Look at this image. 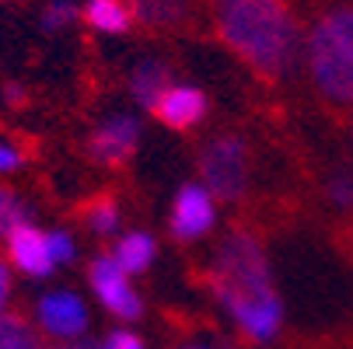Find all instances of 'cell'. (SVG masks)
<instances>
[{
	"label": "cell",
	"mask_w": 353,
	"mask_h": 349,
	"mask_svg": "<svg viewBox=\"0 0 353 349\" xmlns=\"http://www.w3.org/2000/svg\"><path fill=\"white\" fill-rule=\"evenodd\" d=\"M217 39L259 81H280L297 53V21L287 0H217Z\"/></svg>",
	"instance_id": "6da1fadb"
},
{
	"label": "cell",
	"mask_w": 353,
	"mask_h": 349,
	"mask_svg": "<svg viewBox=\"0 0 353 349\" xmlns=\"http://www.w3.org/2000/svg\"><path fill=\"white\" fill-rule=\"evenodd\" d=\"M214 293L234 315V321L256 342H266L280 328V301L273 293L263 244L248 234H231L214 259Z\"/></svg>",
	"instance_id": "7a4b0ae2"
},
{
	"label": "cell",
	"mask_w": 353,
	"mask_h": 349,
	"mask_svg": "<svg viewBox=\"0 0 353 349\" xmlns=\"http://www.w3.org/2000/svg\"><path fill=\"white\" fill-rule=\"evenodd\" d=\"M308 70L332 112L353 109V8L322 14L308 35Z\"/></svg>",
	"instance_id": "3957f363"
},
{
	"label": "cell",
	"mask_w": 353,
	"mask_h": 349,
	"mask_svg": "<svg viewBox=\"0 0 353 349\" xmlns=\"http://www.w3.org/2000/svg\"><path fill=\"white\" fill-rule=\"evenodd\" d=\"M199 178H203V189L214 199H224V203L241 199L252 178V151H248L245 136L238 133L214 136L199 151Z\"/></svg>",
	"instance_id": "277c9868"
},
{
	"label": "cell",
	"mask_w": 353,
	"mask_h": 349,
	"mask_svg": "<svg viewBox=\"0 0 353 349\" xmlns=\"http://www.w3.org/2000/svg\"><path fill=\"white\" fill-rule=\"evenodd\" d=\"M88 276H91V286L98 293V301H102L112 315H119V318H137L140 315V297L133 293V286L126 279L130 273L116 262V255H98L91 262Z\"/></svg>",
	"instance_id": "5b68a950"
},
{
	"label": "cell",
	"mask_w": 353,
	"mask_h": 349,
	"mask_svg": "<svg viewBox=\"0 0 353 349\" xmlns=\"http://www.w3.org/2000/svg\"><path fill=\"white\" fill-rule=\"evenodd\" d=\"M137 136H140L137 123L130 116H116V119L102 123L91 133L88 151L98 165H105V168H126L130 158L137 154Z\"/></svg>",
	"instance_id": "8992f818"
},
{
	"label": "cell",
	"mask_w": 353,
	"mask_h": 349,
	"mask_svg": "<svg viewBox=\"0 0 353 349\" xmlns=\"http://www.w3.org/2000/svg\"><path fill=\"white\" fill-rule=\"evenodd\" d=\"M210 227H214V195L203 185L179 189L175 207H172V234H175V241L203 237Z\"/></svg>",
	"instance_id": "52a82bcc"
},
{
	"label": "cell",
	"mask_w": 353,
	"mask_h": 349,
	"mask_svg": "<svg viewBox=\"0 0 353 349\" xmlns=\"http://www.w3.org/2000/svg\"><path fill=\"white\" fill-rule=\"evenodd\" d=\"M39 325L57 339H77L88 328V311L74 293H49L39 301Z\"/></svg>",
	"instance_id": "ba28073f"
},
{
	"label": "cell",
	"mask_w": 353,
	"mask_h": 349,
	"mask_svg": "<svg viewBox=\"0 0 353 349\" xmlns=\"http://www.w3.org/2000/svg\"><path fill=\"white\" fill-rule=\"evenodd\" d=\"M150 116H158L172 129H189V126H196L199 119L207 116V94L199 91V87H179V84H172L158 98V105L150 109Z\"/></svg>",
	"instance_id": "9c48e42d"
},
{
	"label": "cell",
	"mask_w": 353,
	"mask_h": 349,
	"mask_svg": "<svg viewBox=\"0 0 353 349\" xmlns=\"http://www.w3.org/2000/svg\"><path fill=\"white\" fill-rule=\"evenodd\" d=\"M8 255H11V262H14L21 273H28V276H49V273H53V266H57L53 259H49L46 234H42L39 227H32L28 220L8 234Z\"/></svg>",
	"instance_id": "30bf717a"
},
{
	"label": "cell",
	"mask_w": 353,
	"mask_h": 349,
	"mask_svg": "<svg viewBox=\"0 0 353 349\" xmlns=\"http://www.w3.org/2000/svg\"><path fill=\"white\" fill-rule=\"evenodd\" d=\"M133 21L147 28H179L185 18V0H130Z\"/></svg>",
	"instance_id": "8fae6325"
},
{
	"label": "cell",
	"mask_w": 353,
	"mask_h": 349,
	"mask_svg": "<svg viewBox=\"0 0 353 349\" xmlns=\"http://www.w3.org/2000/svg\"><path fill=\"white\" fill-rule=\"evenodd\" d=\"M84 21L94 28V32H109V35H119L133 25V14L126 8V0H88L84 8Z\"/></svg>",
	"instance_id": "7c38bea8"
},
{
	"label": "cell",
	"mask_w": 353,
	"mask_h": 349,
	"mask_svg": "<svg viewBox=\"0 0 353 349\" xmlns=\"http://www.w3.org/2000/svg\"><path fill=\"white\" fill-rule=\"evenodd\" d=\"M168 87H172L168 70L158 67V63H140V67L133 70V94L140 98V105H143V109H154V105H158V98H161Z\"/></svg>",
	"instance_id": "4fadbf2b"
},
{
	"label": "cell",
	"mask_w": 353,
	"mask_h": 349,
	"mask_svg": "<svg viewBox=\"0 0 353 349\" xmlns=\"http://www.w3.org/2000/svg\"><path fill=\"white\" fill-rule=\"evenodd\" d=\"M150 255H154V237L143 234V231H133L116 244V262L126 273H143L150 266Z\"/></svg>",
	"instance_id": "5bb4252c"
},
{
	"label": "cell",
	"mask_w": 353,
	"mask_h": 349,
	"mask_svg": "<svg viewBox=\"0 0 353 349\" xmlns=\"http://www.w3.org/2000/svg\"><path fill=\"white\" fill-rule=\"evenodd\" d=\"M0 349H42V346L25 318L0 315Z\"/></svg>",
	"instance_id": "9a60e30c"
},
{
	"label": "cell",
	"mask_w": 353,
	"mask_h": 349,
	"mask_svg": "<svg viewBox=\"0 0 353 349\" xmlns=\"http://www.w3.org/2000/svg\"><path fill=\"white\" fill-rule=\"evenodd\" d=\"M84 217H88V227H91V231L109 234V231H116V224H119V207H116L112 195H94L91 207L84 210Z\"/></svg>",
	"instance_id": "2e32d148"
},
{
	"label": "cell",
	"mask_w": 353,
	"mask_h": 349,
	"mask_svg": "<svg viewBox=\"0 0 353 349\" xmlns=\"http://www.w3.org/2000/svg\"><path fill=\"white\" fill-rule=\"evenodd\" d=\"M25 224V207H21V199H18V192L14 189H8V185H0V234H11L14 227H21Z\"/></svg>",
	"instance_id": "e0dca14e"
},
{
	"label": "cell",
	"mask_w": 353,
	"mask_h": 349,
	"mask_svg": "<svg viewBox=\"0 0 353 349\" xmlns=\"http://www.w3.org/2000/svg\"><path fill=\"white\" fill-rule=\"evenodd\" d=\"M70 21H74V4H70V0H53V4H46L42 25H46L49 32H60V28L70 25Z\"/></svg>",
	"instance_id": "ac0fdd59"
},
{
	"label": "cell",
	"mask_w": 353,
	"mask_h": 349,
	"mask_svg": "<svg viewBox=\"0 0 353 349\" xmlns=\"http://www.w3.org/2000/svg\"><path fill=\"white\" fill-rule=\"evenodd\" d=\"M46 244H49V259H53L57 266L60 262H70L74 259V241L63 234V231H53V234H46Z\"/></svg>",
	"instance_id": "d6986e66"
},
{
	"label": "cell",
	"mask_w": 353,
	"mask_h": 349,
	"mask_svg": "<svg viewBox=\"0 0 353 349\" xmlns=\"http://www.w3.org/2000/svg\"><path fill=\"white\" fill-rule=\"evenodd\" d=\"M102 349H143V342H140L133 332H112Z\"/></svg>",
	"instance_id": "ffe728a7"
},
{
	"label": "cell",
	"mask_w": 353,
	"mask_h": 349,
	"mask_svg": "<svg viewBox=\"0 0 353 349\" xmlns=\"http://www.w3.org/2000/svg\"><path fill=\"white\" fill-rule=\"evenodd\" d=\"M18 165H21V154L14 151V147L0 143V171H14Z\"/></svg>",
	"instance_id": "44dd1931"
},
{
	"label": "cell",
	"mask_w": 353,
	"mask_h": 349,
	"mask_svg": "<svg viewBox=\"0 0 353 349\" xmlns=\"http://www.w3.org/2000/svg\"><path fill=\"white\" fill-rule=\"evenodd\" d=\"M8 293H11V276H8V269H4V266H0V315H4Z\"/></svg>",
	"instance_id": "7402d4cb"
},
{
	"label": "cell",
	"mask_w": 353,
	"mask_h": 349,
	"mask_svg": "<svg viewBox=\"0 0 353 349\" xmlns=\"http://www.w3.org/2000/svg\"><path fill=\"white\" fill-rule=\"evenodd\" d=\"M332 192L339 195V203H350V195H353V189H350L346 182H336V185H332Z\"/></svg>",
	"instance_id": "603a6c76"
},
{
	"label": "cell",
	"mask_w": 353,
	"mask_h": 349,
	"mask_svg": "<svg viewBox=\"0 0 353 349\" xmlns=\"http://www.w3.org/2000/svg\"><path fill=\"white\" fill-rule=\"evenodd\" d=\"M8 102H11V105L25 102V94H21V87H18V84H8Z\"/></svg>",
	"instance_id": "cb8c5ba5"
},
{
	"label": "cell",
	"mask_w": 353,
	"mask_h": 349,
	"mask_svg": "<svg viewBox=\"0 0 353 349\" xmlns=\"http://www.w3.org/2000/svg\"><path fill=\"white\" fill-rule=\"evenodd\" d=\"M63 349H91L88 342H70V346H63Z\"/></svg>",
	"instance_id": "d4e9b609"
},
{
	"label": "cell",
	"mask_w": 353,
	"mask_h": 349,
	"mask_svg": "<svg viewBox=\"0 0 353 349\" xmlns=\"http://www.w3.org/2000/svg\"><path fill=\"white\" fill-rule=\"evenodd\" d=\"M60 349H63V346H60Z\"/></svg>",
	"instance_id": "484cf974"
}]
</instances>
